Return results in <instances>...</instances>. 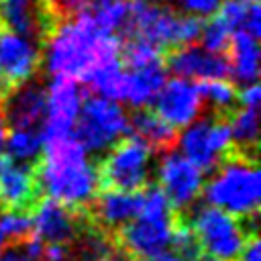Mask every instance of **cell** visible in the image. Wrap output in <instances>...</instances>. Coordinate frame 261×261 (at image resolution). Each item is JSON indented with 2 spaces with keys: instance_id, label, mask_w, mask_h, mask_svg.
I'll return each mask as SVG.
<instances>
[{
  "instance_id": "cell-2",
  "label": "cell",
  "mask_w": 261,
  "mask_h": 261,
  "mask_svg": "<svg viewBox=\"0 0 261 261\" xmlns=\"http://www.w3.org/2000/svg\"><path fill=\"white\" fill-rule=\"evenodd\" d=\"M41 153L35 165L41 192L69 208L84 210L100 186L96 165L88 161L82 143L73 133L51 137L43 141Z\"/></svg>"
},
{
  "instance_id": "cell-6",
  "label": "cell",
  "mask_w": 261,
  "mask_h": 261,
  "mask_svg": "<svg viewBox=\"0 0 261 261\" xmlns=\"http://www.w3.org/2000/svg\"><path fill=\"white\" fill-rule=\"evenodd\" d=\"M151 149L135 135L120 137L96 165L102 190L137 192L149 184Z\"/></svg>"
},
{
  "instance_id": "cell-15",
  "label": "cell",
  "mask_w": 261,
  "mask_h": 261,
  "mask_svg": "<svg viewBox=\"0 0 261 261\" xmlns=\"http://www.w3.org/2000/svg\"><path fill=\"white\" fill-rule=\"evenodd\" d=\"M2 108L8 126L41 130L47 112V88L39 80L31 77L2 98Z\"/></svg>"
},
{
  "instance_id": "cell-20",
  "label": "cell",
  "mask_w": 261,
  "mask_h": 261,
  "mask_svg": "<svg viewBox=\"0 0 261 261\" xmlns=\"http://www.w3.org/2000/svg\"><path fill=\"white\" fill-rule=\"evenodd\" d=\"M228 63H230V73L237 84L249 86L255 84L259 77V47L257 39L251 37L245 31H234L230 37L228 45Z\"/></svg>"
},
{
  "instance_id": "cell-19",
  "label": "cell",
  "mask_w": 261,
  "mask_h": 261,
  "mask_svg": "<svg viewBox=\"0 0 261 261\" xmlns=\"http://www.w3.org/2000/svg\"><path fill=\"white\" fill-rule=\"evenodd\" d=\"M124 71H126V88H124L122 102L130 104L133 108L149 106L159 94V90L163 88L165 75H167L163 57L141 67H133V69L124 67Z\"/></svg>"
},
{
  "instance_id": "cell-34",
  "label": "cell",
  "mask_w": 261,
  "mask_h": 261,
  "mask_svg": "<svg viewBox=\"0 0 261 261\" xmlns=\"http://www.w3.org/2000/svg\"><path fill=\"white\" fill-rule=\"evenodd\" d=\"M6 241H8V237L4 234V230H2V226H0V253H2V249L6 247Z\"/></svg>"
},
{
  "instance_id": "cell-11",
  "label": "cell",
  "mask_w": 261,
  "mask_h": 261,
  "mask_svg": "<svg viewBox=\"0 0 261 261\" xmlns=\"http://www.w3.org/2000/svg\"><path fill=\"white\" fill-rule=\"evenodd\" d=\"M80 104H82V94L77 90L75 80L55 75L51 86L47 88V112L39 130L41 143L51 137L71 135L80 112Z\"/></svg>"
},
{
  "instance_id": "cell-29",
  "label": "cell",
  "mask_w": 261,
  "mask_h": 261,
  "mask_svg": "<svg viewBox=\"0 0 261 261\" xmlns=\"http://www.w3.org/2000/svg\"><path fill=\"white\" fill-rule=\"evenodd\" d=\"M71 255V247L65 243H43L41 261H69Z\"/></svg>"
},
{
  "instance_id": "cell-28",
  "label": "cell",
  "mask_w": 261,
  "mask_h": 261,
  "mask_svg": "<svg viewBox=\"0 0 261 261\" xmlns=\"http://www.w3.org/2000/svg\"><path fill=\"white\" fill-rule=\"evenodd\" d=\"M92 4H94V0H51L53 12L59 22L77 18L80 14L88 12L92 8Z\"/></svg>"
},
{
  "instance_id": "cell-16",
  "label": "cell",
  "mask_w": 261,
  "mask_h": 261,
  "mask_svg": "<svg viewBox=\"0 0 261 261\" xmlns=\"http://www.w3.org/2000/svg\"><path fill=\"white\" fill-rule=\"evenodd\" d=\"M165 67L184 80H208V77H226L230 73V63L226 53L208 51L198 45H184L171 49L163 55Z\"/></svg>"
},
{
  "instance_id": "cell-22",
  "label": "cell",
  "mask_w": 261,
  "mask_h": 261,
  "mask_svg": "<svg viewBox=\"0 0 261 261\" xmlns=\"http://www.w3.org/2000/svg\"><path fill=\"white\" fill-rule=\"evenodd\" d=\"M202 100L210 106V112L232 114L239 106V92L232 82L224 77H208L196 84Z\"/></svg>"
},
{
  "instance_id": "cell-3",
  "label": "cell",
  "mask_w": 261,
  "mask_h": 261,
  "mask_svg": "<svg viewBox=\"0 0 261 261\" xmlns=\"http://www.w3.org/2000/svg\"><path fill=\"white\" fill-rule=\"evenodd\" d=\"M202 190L208 204L237 218L255 216L261 200V175L257 169V157H249L230 149L216 165L212 179L204 184Z\"/></svg>"
},
{
  "instance_id": "cell-7",
  "label": "cell",
  "mask_w": 261,
  "mask_h": 261,
  "mask_svg": "<svg viewBox=\"0 0 261 261\" xmlns=\"http://www.w3.org/2000/svg\"><path fill=\"white\" fill-rule=\"evenodd\" d=\"M188 224L196 232L202 251L216 259H239L249 237L257 234L253 230H247L241 218L212 204L194 210Z\"/></svg>"
},
{
  "instance_id": "cell-27",
  "label": "cell",
  "mask_w": 261,
  "mask_h": 261,
  "mask_svg": "<svg viewBox=\"0 0 261 261\" xmlns=\"http://www.w3.org/2000/svg\"><path fill=\"white\" fill-rule=\"evenodd\" d=\"M222 0H165L167 6L173 10H181L184 14L194 16H212Z\"/></svg>"
},
{
  "instance_id": "cell-35",
  "label": "cell",
  "mask_w": 261,
  "mask_h": 261,
  "mask_svg": "<svg viewBox=\"0 0 261 261\" xmlns=\"http://www.w3.org/2000/svg\"><path fill=\"white\" fill-rule=\"evenodd\" d=\"M200 261H232V259H216V257H210V259H200Z\"/></svg>"
},
{
  "instance_id": "cell-23",
  "label": "cell",
  "mask_w": 261,
  "mask_h": 261,
  "mask_svg": "<svg viewBox=\"0 0 261 261\" xmlns=\"http://www.w3.org/2000/svg\"><path fill=\"white\" fill-rule=\"evenodd\" d=\"M6 155L18 163L37 165L41 159V135L39 130H27V128H12V133L6 137Z\"/></svg>"
},
{
  "instance_id": "cell-14",
  "label": "cell",
  "mask_w": 261,
  "mask_h": 261,
  "mask_svg": "<svg viewBox=\"0 0 261 261\" xmlns=\"http://www.w3.org/2000/svg\"><path fill=\"white\" fill-rule=\"evenodd\" d=\"M155 112L173 128L188 126L204 108V100L190 80L173 77L155 96Z\"/></svg>"
},
{
  "instance_id": "cell-25",
  "label": "cell",
  "mask_w": 261,
  "mask_h": 261,
  "mask_svg": "<svg viewBox=\"0 0 261 261\" xmlns=\"http://www.w3.org/2000/svg\"><path fill=\"white\" fill-rule=\"evenodd\" d=\"M230 37H232V31L214 14L208 22H204L200 41H202V47L208 49V51L226 53L228 45H230Z\"/></svg>"
},
{
  "instance_id": "cell-21",
  "label": "cell",
  "mask_w": 261,
  "mask_h": 261,
  "mask_svg": "<svg viewBox=\"0 0 261 261\" xmlns=\"http://www.w3.org/2000/svg\"><path fill=\"white\" fill-rule=\"evenodd\" d=\"M230 139L232 149L249 157H257L259 141V120L257 106H241L230 116Z\"/></svg>"
},
{
  "instance_id": "cell-33",
  "label": "cell",
  "mask_w": 261,
  "mask_h": 261,
  "mask_svg": "<svg viewBox=\"0 0 261 261\" xmlns=\"http://www.w3.org/2000/svg\"><path fill=\"white\" fill-rule=\"evenodd\" d=\"M6 137H8V122L4 116V108H2V98H0V153L4 151L6 145Z\"/></svg>"
},
{
  "instance_id": "cell-5",
  "label": "cell",
  "mask_w": 261,
  "mask_h": 261,
  "mask_svg": "<svg viewBox=\"0 0 261 261\" xmlns=\"http://www.w3.org/2000/svg\"><path fill=\"white\" fill-rule=\"evenodd\" d=\"M124 135H128V116L116 100L98 94L82 96L73 137L82 143L86 153H102Z\"/></svg>"
},
{
  "instance_id": "cell-12",
  "label": "cell",
  "mask_w": 261,
  "mask_h": 261,
  "mask_svg": "<svg viewBox=\"0 0 261 261\" xmlns=\"http://www.w3.org/2000/svg\"><path fill=\"white\" fill-rule=\"evenodd\" d=\"M82 228L80 210L69 208L53 198H39L31 210V234L43 243L71 245Z\"/></svg>"
},
{
  "instance_id": "cell-1",
  "label": "cell",
  "mask_w": 261,
  "mask_h": 261,
  "mask_svg": "<svg viewBox=\"0 0 261 261\" xmlns=\"http://www.w3.org/2000/svg\"><path fill=\"white\" fill-rule=\"evenodd\" d=\"M47 69L53 75L86 80L96 67L118 59L120 39L102 31L90 10L73 20H63L47 39Z\"/></svg>"
},
{
  "instance_id": "cell-9",
  "label": "cell",
  "mask_w": 261,
  "mask_h": 261,
  "mask_svg": "<svg viewBox=\"0 0 261 261\" xmlns=\"http://www.w3.org/2000/svg\"><path fill=\"white\" fill-rule=\"evenodd\" d=\"M41 65L39 43L0 24V98L35 77Z\"/></svg>"
},
{
  "instance_id": "cell-13",
  "label": "cell",
  "mask_w": 261,
  "mask_h": 261,
  "mask_svg": "<svg viewBox=\"0 0 261 261\" xmlns=\"http://www.w3.org/2000/svg\"><path fill=\"white\" fill-rule=\"evenodd\" d=\"M41 198L35 165L18 163L0 153V210H27Z\"/></svg>"
},
{
  "instance_id": "cell-32",
  "label": "cell",
  "mask_w": 261,
  "mask_h": 261,
  "mask_svg": "<svg viewBox=\"0 0 261 261\" xmlns=\"http://www.w3.org/2000/svg\"><path fill=\"white\" fill-rule=\"evenodd\" d=\"M139 261H181V257H179L177 253H173V251L167 247V249L157 251V253H153V255H149V257H143V259H139Z\"/></svg>"
},
{
  "instance_id": "cell-17",
  "label": "cell",
  "mask_w": 261,
  "mask_h": 261,
  "mask_svg": "<svg viewBox=\"0 0 261 261\" xmlns=\"http://www.w3.org/2000/svg\"><path fill=\"white\" fill-rule=\"evenodd\" d=\"M141 208V190H102L84 208L88 218L102 230H118L137 216Z\"/></svg>"
},
{
  "instance_id": "cell-37",
  "label": "cell",
  "mask_w": 261,
  "mask_h": 261,
  "mask_svg": "<svg viewBox=\"0 0 261 261\" xmlns=\"http://www.w3.org/2000/svg\"><path fill=\"white\" fill-rule=\"evenodd\" d=\"M253 2H259V0H253Z\"/></svg>"
},
{
  "instance_id": "cell-8",
  "label": "cell",
  "mask_w": 261,
  "mask_h": 261,
  "mask_svg": "<svg viewBox=\"0 0 261 261\" xmlns=\"http://www.w3.org/2000/svg\"><path fill=\"white\" fill-rule=\"evenodd\" d=\"M230 116L208 112L200 120H192L177 139L181 155L198 165L202 171H214L224 155L232 149Z\"/></svg>"
},
{
  "instance_id": "cell-31",
  "label": "cell",
  "mask_w": 261,
  "mask_h": 261,
  "mask_svg": "<svg viewBox=\"0 0 261 261\" xmlns=\"http://www.w3.org/2000/svg\"><path fill=\"white\" fill-rule=\"evenodd\" d=\"M241 261H261V253H259V239L257 234H251L249 241L245 243L243 251H241Z\"/></svg>"
},
{
  "instance_id": "cell-4",
  "label": "cell",
  "mask_w": 261,
  "mask_h": 261,
  "mask_svg": "<svg viewBox=\"0 0 261 261\" xmlns=\"http://www.w3.org/2000/svg\"><path fill=\"white\" fill-rule=\"evenodd\" d=\"M173 208L159 186L141 190V208L133 220L116 230L118 247L133 259L149 257L169 247L175 224Z\"/></svg>"
},
{
  "instance_id": "cell-26",
  "label": "cell",
  "mask_w": 261,
  "mask_h": 261,
  "mask_svg": "<svg viewBox=\"0 0 261 261\" xmlns=\"http://www.w3.org/2000/svg\"><path fill=\"white\" fill-rule=\"evenodd\" d=\"M0 226L10 241H20L31 234V212L27 210H2Z\"/></svg>"
},
{
  "instance_id": "cell-36",
  "label": "cell",
  "mask_w": 261,
  "mask_h": 261,
  "mask_svg": "<svg viewBox=\"0 0 261 261\" xmlns=\"http://www.w3.org/2000/svg\"><path fill=\"white\" fill-rule=\"evenodd\" d=\"M118 261H130V257H128V255H124V257H122V259H118Z\"/></svg>"
},
{
  "instance_id": "cell-10",
  "label": "cell",
  "mask_w": 261,
  "mask_h": 261,
  "mask_svg": "<svg viewBox=\"0 0 261 261\" xmlns=\"http://www.w3.org/2000/svg\"><path fill=\"white\" fill-rule=\"evenodd\" d=\"M159 188L167 196L173 210L186 212L202 194L204 171L179 153L165 151L157 167Z\"/></svg>"
},
{
  "instance_id": "cell-18",
  "label": "cell",
  "mask_w": 261,
  "mask_h": 261,
  "mask_svg": "<svg viewBox=\"0 0 261 261\" xmlns=\"http://www.w3.org/2000/svg\"><path fill=\"white\" fill-rule=\"evenodd\" d=\"M128 133L141 139L151 151L165 153L177 143V128L167 124L149 106H139L128 118Z\"/></svg>"
},
{
  "instance_id": "cell-30",
  "label": "cell",
  "mask_w": 261,
  "mask_h": 261,
  "mask_svg": "<svg viewBox=\"0 0 261 261\" xmlns=\"http://www.w3.org/2000/svg\"><path fill=\"white\" fill-rule=\"evenodd\" d=\"M0 261H39V259L31 257V255L27 253V249L22 247L20 241H14L12 245H8V247L2 249Z\"/></svg>"
},
{
  "instance_id": "cell-24",
  "label": "cell",
  "mask_w": 261,
  "mask_h": 261,
  "mask_svg": "<svg viewBox=\"0 0 261 261\" xmlns=\"http://www.w3.org/2000/svg\"><path fill=\"white\" fill-rule=\"evenodd\" d=\"M169 249H171L173 253H177V255L181 257V261H200L202 255H204L196 232H194L192 226H190L188 222H184V220H175L173 230H171Z\"/></svg>"
}]
</instances>
